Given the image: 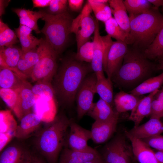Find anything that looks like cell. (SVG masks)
I'll return each mask as SVG.
<instances>
[{"label": "cell", "mask_w": 163, "mask_h": 163, "mask_svg": "<svg viewBox=\"0 0 163 163\" xmlns=\"http://www.w3.org/2000/svg\"><path fill=\"white\" fill-rule=\"evenodd\" d=\"M33 30L29 27L20 24L19 27L15 29V33L21 46L23 52H26L37 47L43 39H38L31 34Z\"/></svg>", "instance_id": "25"}, {"label": "cell", "mask_w": 163, "mask_h": 163, "mask_svg": "<svg viewBox=\"0 0 163 163\" xmlns=\"http://www.w3.org/2000/svg\"><path fill=\"white\" fill-rule=\"evenodd\" d=\"M41 19L45 24L41 32L45 40L57 53H60L66 45L71 33L72 19L66 11L53 15L44 12Z\"/></svg>", "instance_id": "5"}, {"label": "cell", "mask_w": 163, "mask_h": 163, "mask_svg": "<svg viewBox=\"0 0 163 163\" xmlns=\"http://www.w3.org/2000/svg\"><path fill=\"white\" fill-rule=\"evenodd\" d=\"M92 11L90 4L87 2L80 13L72 20L71 33L75 35L77 50L88 41L90 36L94 33L96 23L95 19L91 14Z\"/></svg>", "instance_id": "8"}, {"label": "cell", "mask_w": 163, "mask_h": 163, "mask_svg": "<svg viewBox=\"0 0 163 163\" xmlns=\"http://www.w3.org/2000/svg\"><path fill=\"white\" fill-rule=\"evenodd\" d=\"M127 44L119 41H113L107 54L104 69L107 78H110L121 66L128 50Z\"/></svg>", "instance_id": "11"}, {"label": "cell", "mask_w": 163, "mask_h": 163, "mask_svg": "<svg viewBox=\"0 0 163 163\" xmlns=\"http://www.w3.org/2000/svg\"><path fill=\"white\" fill-rule=\"evenodd\" d=\"M117 112L109 103L101 98L94 103L87 114L95 121H105L113 117Z\"/></svg>", "instance_id": "24"}, {"label": "cell", "mask_w": 163, "mask_h": 163, "mask_svg": "<svg viewBox=\"0 0 163 163\" xmlns=\"http://www.w3.org/2000/svg\"><path fill=\"white\" fill-rule=\"evenodd\" d=\"M123 2L129 16L145 12L152 7L148 0H125Z\"/></svg>", "instance_id": "34"}, {"label": "cell", "mask_w": 163, "mask_h": 163, "mask_svg": "<svg viewBox=\"0 0 163 163\" xmlns=\"http://www.w3.org/2000/svg\"><path fill=\"white\" fill-rule=\"evenodd\" d=\"M150 118L160 119L163 117V103L156 99L152 100L151 106Z\"/></svg>", "instance_id": "43"}, {"label": "cell", "mask_w": 163, "mask_h": 163, "mask_svg": "<svg viewBox=\"0 0 163 163\" xmlns=\"http://www.w3.org/2000/svg\"><path fill=\"white\" fill-rule=\"evenodd\" d=\"M29 163H44L42 160L37 157L32 155L31 159Z\"/></svg>", "instance_id": "50"}, {"label": "cell", "mask_w": 163, "mask_h": 163, "mask_svg": "<svg viewBox=\"0 0 163 163\" xmlns=\"http://www.w3.org/2000/svg\"><path fill=\"white\" fill-rule=\"evenodd\" d=\"M0 95L7 105L14 111L18 101V95L16 90L0 88Z\"/></svg>", "instance_id": "40"}, {"label": "cell", "mask_w": 163, "mask_h": 163, "mask_svg": "<svg viewBox=\"0 0 163 163\" xmlns=\"http://www.w3.org/2000/svg\"><path fill=\"white\" fill-rule=\"evenodd\" d=\"M141 140L150 147L163 151V136L161 134Z\"/></svg>", "instance_id": "42"}, {"label": "cell", "mask_w": 163, "mask_h": 163, "mask_svg": "<svg viewBox=\"0 0 163 163\" xmlns=\"http://www.w3.org/2000/svg\"><path fill=\"white\" fill-rule=\"evenodd\" d=\"M87 2L90 4L96 18L98 21L104 23L112 17L110 8L107 3H98L93 0H88Z\"/></svg>", "instance_id": "35"}, {"label": "cell", "mask_w": 163, "mask_h": 163, "mask_svg": "<svg viewBox=\"0 0 163 163\" xmlns=\"http://www.w3.org/2000/svg\"><path fill=\"white\" fill-rule=\"evenodd\" d=\"M101 156L99 152L91 147L84 150L64 147L61 153L59 163H84Z\"/></svg>", "instance_id": "19"}, {"label": "cell", "mask_w": 163, "mask_h": 163, "mask_svg": "<svg viewBox=\"0 0 163 163\" xmlns=\"http://www.w3.org/2000/svg\"><path fill=\"white\" fill-rule=\"evenodd\" d=\"M147 58L143 53L137 50L128 51L122 64L111 79L119 85H132L147 78L156 66Z\"/></svg>", "instance_id": "4"}, {"label": "cell", "mask_w": 163, "mask_h": 163, "mask_svg": "<svg viewBox=\"0 0 163 163\" xmlns=\"http://www.w3.org/2000/svg\"><path fill=\"white\" fill-rule=\"evenodd\" d=\"M156 158L159 163H163V151H158L155 152Z\"/></svg>", "instance_id": "47"}, {"label": "cell", "mask_w": 163, "mask_h": 163, "mask_svg": "<svg viewBox=\"0 0 163 163\" xmlns=\"http://www.w3.org/2000/svg\"><path fill=\"white\" fill-rule=\"evenodd\" d=\"M32 91L36 96L43 97L50 99H54V92L50 83L37 82L32 86Z\"/></svg>", "instance_id": "39"}, {"label": "cell", "mask_w": 163, "mask_h": 163, "mask_svg": "<svg viewBox=\"0 0 163 163\" xmlns=\"http://www.w3.org/2000/svg\"><path fill=\"white\" fill-rule=\"evenodd\" d=\"M58 55L46 40L43 54L34 67L30 76L32 80L50 83L57 71Z\"/></svg>", "instance_id": "7"}, {"label": "cell", "mask_w": 163, "mask_h": 163, "mask_svg": "<svg viewBox=\"0 0 163 163\" xmlns=\"http://www.w3.org/2000/svg\"><path fill=\"white\" fill-rule=\"evenodd\" d=\"M69 131L67 135L64 147L77 150H84L90 147L88 144L91 139L90 130L85 129L71 120Z\"/></svg>", "instance_id": "12"}, {"label": "cell", "mask_w": 163, "mask_h": 163, "mask_svg": "<svg viewBox=\"0 0 163 163\" xmlns=\"http://www.w3.org/2000/svg\"><path fill=\"white\" fill-rule=\"evenodd\" d=\"M163 133V123L160 119L150 118L145 123L125 131V135L142 139L161 134Z\"/></svg>", "instance_id": "18"}, {"label": "cell", "mask_w": 163, "mask_h": 163, "mask_svg": "<svg viewBox=\"0 0 163 163\" xmlns=\"http://www.w3.org/2000/svg\"><path fill=\"white\" fill-rule=\"evenodd\" d=\"M95 20L96 27L93 41L94 52L90 64L92 71L98 80L105 77L103 67L104 57L107 49L113 41L108 35L104 36L100 35L98 21Z\"/></svg>", "instance_id": "10"}, {"label": "cell", "mask_w": 163, "mask_h": 163, "mask_svg": "<svg viewBox=\"0 0 163 163\" xmlns=\"http://www.w3.org/2000/svg\"><path fill=\"white\" fill-rule=\"evenodd\" d=\"M51 0H33V8L49 6Z\"/></svg>", "instance_id": "45"}, {"label": "cell", "mask_w": 163, "mask_h": 163, "mask_svg": "<svg viewBox=\"0 0 163 163\" xmlns=\"http://www.w3.org/2000/svg\"><path fill=\"white\" fill-rule=\"evenodd\" d=\"M68 1L51 0L49 6V14L56 15L66 12Z\"/></svg>", "instance_id": "41"}, {"label": "cell", "mask_w": 163, "mask_h": 163, "mask_svg": "<svg viewBox=\"0 0 163 163\" xmlns=\"http://www.w3.org/2000/svg\"><path fill=\"white\" fill-rule=\"evenodd\" d=\"M111 79L104 78L97 80L96 92L100 98L109 103L112 107L114 104L113 88Z\"/></svg>", "instance_id": "32"}, {"label": "cell", "mask_w": 163, "mask_h": 163, "mask_svg": "<svg viewBox=\"0 0 163 163\" xmlns=\"http://www.w3.org/2000/svg\"><path fill=\"white\" fill-rule=\"evenodd\" d=\"M155 8H158L160 6L163 7V0H148Z\"/></svg>", "instance_id": "46"}, {"label": "cell", "mask_w": 163, "mask_h": 163, "mask_svg": "<svg viewBox=\"0 0 163 163\" xmlns=\"http://www.w3.org/2000/svg\"><path fill=\"white\" fill-rule=\"evenodd\" d=\"M162 11H163V7H162Z\"/></svg>", "instance_id": "52"}, {"label": "cell", "mask_w": 163, "mask_h": 163, "mask_svg": "<svg viewBox=\"0 0 163 163\" xmlns=\"http://www.w3.org/2000/svg\"><path fill=\"white\" fill-rule=\"evenodd\" d=\"M46 40L42 39L36 48L23 52L17 66L18 70L21 73L30 77L32 70L42 56L45 47Z\"/></svg>", "instance_id": "17"}, {"label": "cell", "mask_w": 163, "mask_h": 163, "mask_svg": "<svg viewBox=\"0 0 163 163\" xmlns=\"http://www.w3.org/2000/svg\"><path fill=\"white\" fill-rule=\"evenodd\" d=\"M125 135L131 142L133 156L139 163H159L155 152L143 141Z\"/></svg>", "instance_id": "21"}, {"label": "cell", "mask_w": 163, "mask_h": 163, "mask_svg": "<svg viewBox=\"0 0 163 163\" xmlns=\"http://www.w3.org/2000/svg\"><path fill=\"white\" fill-rule=\"evenodd\" d=\"M84 163H105L101 156Z\"/></svg>", "instance_id": "49"}, {"label": "cell", "mask_w": 163, "mask_h": 163, "mask_svg": "<svg viewBox=\"0 0 163 163\" xmlns=\"http://www.w3.org/2000/svg\"><path fill=\"white\" fill-rule=\"evenodd\" d=\"M156 69L158 70L163 71V58L158 60V63L156 66Z\"/></svg>", "instance_id": "51"}, {"label": "cell", "mask_w": 163, "mask_h": 163, "mask_svg": "<svg viewBox=\"0 0 163 163\" xmlns=\"http://www.w3.org/2000/svg\"><path fill=\"white\" fill-rule=\"evenodd\" d=\"M125 136L117 135L99 152L105 163H130L133 156L132 148Z\"/></svg>", "instance_id": "6"}, {"label": "cell", "mask_w": 163, "mask_h": 163, "mask_svg": "<svg viewBox=\"0 0 163 163\" xmlns=\"http://www.w3.org/2000/svg\"><path fill=\"white\" fill-rule=\"evenodd\" d=\"M1 152L0 163H29L32 155L25 145L17 142L11 143Z\"/></svg>", "instance_id": "13"}, {"label": "cell", "mask_w": 163, "mask_h": 163, "mask_svg": "<svg viewBox=\"0 0 163 163\" xmlns=\"http://www.w3.org/2000/svg\"><path fill=\"white\" fill-rule=\"evenodd\" d=\"M163 84V71L160 75L145 80L130 91L134 95L140 96L150 94L158 88Z\"/></svg>", "instance_id": "28"}, {"label": "cell", "mask_w": 163, "mask_h": 163, "mask_svg": "<svg viewBox=\"0 0 163 163\" xmlns=\"http://www.w3.org/2000/svg\"><path fill=\"white\" fill-rule=\"evenodd\" d=\"M97 78L93 72L85 78L79 88L75 98L77 106V117L82 118L87 113L93 106L96 92Z\"/></svg>", "instance_id": "9"}, {"label": "cell", "mask_w": 163, "mask_h": 163, "mask_svg": "<svg viewBox=\"0 0 163 163\" xmlns=\"http://www.w3.org/2000/svg\"><path fill=\"white\" fill-rule=\"evenodd\" d=\"M44 11H38L31 12L26 16L19 18L20 24L26 26L34 30L36 33L38 34L41 32L39 30L37 21L39 19L42 18L43 16Z\"/></svg>", "instance_id": "37"}, {"label": "cell", "mask_w": 163, "mask_h": 163, "mask_svg": "<svg viewBox=\"0 0 163 163\" xmlns=\"http://www.w3.org/2000/svg\"><path fill=\"white\" fill-rule=\"evenodd\" d=\"M84 1L83 0H69L68 2L70 9L73 11H77L82 8Z\"/></svg>", "instance_id": "44"}, {"label": "cell", "mask_w": 163, "mask_h": 163, "mask_svg": "<svg viewBox=\"0 0 163 163\" xmlns=\"http://www.w3.org/2000/svg\"><path fill=\"white\" fill-rule=\"evenodd\" d=\"M31 87L27 82L15 89L18 98L13 112L19 120L26 115L31 113V110L36 102V97L32 91Z\"/></svg>", "instance_id": "16"}, {"label": "cell", "mask_w": 163, "mask_h": 163, "mask_svg": "<svg viewBox=\"0 0 163 163\" xmlns=\"http://www.w3.org/2000/svg\"><path fill=\"white\" fill-rule=\"evenodd\" d=\"M94 49L93 42L88 41L77 50L75 58L81 62L91 63L93 56Z\"/></svg>", "instance_id": "38"}, {"label": "cell", "mask_w": 163, "mask_h": 163, "mask_svg": "<svg viewBox=\"0 0 163 163\" xmlns=\"http://www.w3.org/2000/svg\"><path fill=\"white\" fill-rule=\"evenodd\" d=\"M22 53V50L13 45L0 47V67L9 69L21 78L25 79L27 77L17 69L18 62Z\"/></svg>", "instance_id": "20"}, {"label": "cell", "mask_w": 163, "mask_h": 163, "mask_svg": "<svg viewBox=\"0 0 163 163\" xmlns=\"http://www.w3.org/2000/svg\"><path fill=\"white\" fill-rule=\"evenodd\" d=\"M20 120L14 133L15 137L18 139L24 140L35 136L42 128V121L34 113L26 115Z\"/></svg>", "instance_id": "15"}, {"label": "cell", "mask_w": 163, "mask_h": 163, "mask_svg": "<svg viewBox=\"0 0 163 163\" xmlns=\"http://www.w3.org/2000/svg\"><path fill=\"white\" fill-rule=\"evenodd\" d=\"M18 125L10 111H0V136L15 137L14 133Z\"/></svg>", "instance_id": "30"}, {"label": "cell", "mask_w": 163, "mask_h": 163, "mask_svg": "<svg viewBox=\"0 0 163 163\" xmlns=\"http://www.w3.org/2000/svg\"><path fill=\"white\" fill-rule=\"evenodd\" d=\"M104 24L107 35L116 41L124 42L129 44V36L120 27L113 17H112Z\"/></svg>", "instance_id": "33"}, {"label": "cell", "mask_w": 163, "mask_h": 163, "mask_svg": "<svg viewBox=\"0 0 163 163\" xmlns=\"http://www.w3.org/2000/svg\"><path fill=\"white\" fill-rule=\"evenodd\" d=\"M130 93L121 91L114 97V104L116 110L119 113L131 111L142 98Z\"/></svg>", "instance_id": "26"}, {"label": "cell", "mask_w": 163, "mask_h": 163, "mask_svg": "<svg viewBox=\"0 0 163 163\" xmlns=\"http://www.w3.org/2000/svg\"><path fill=\"white\" fill-rule=\"evenodd\" d=\"M155 97L163 103V87L160 90H159Z\"/></svg>", "instance_id": "48"}, {"label": "cell", "mask_w": 163, "mask_h": 163, "mask_svg": "<svg viewBox=\"0 0 163 163\" xmlns=\"http://www.w3.org/2000/svg\"><path fill=\"white\" fill-rule=\"evenodd\" d=\"M159 91V89L157 90L147 96L142 97L131 111L129 119L133 122L134 126L139 125L145 117L150 116L152 101Z\"/></svg>", "instance_id": "22"}, {"label": "cell", "mask_w": 163, "mask_h": 163, "mask_svg": "<svg viewBox=\"0 0 163 163\" xmlns=\"http://www.w3.org/2000/svg\"><path fill=\"white\" fill-rule=\"evenodd\" d=\"M108 2L114 18L120 27L128 35L129 39L130 19L123 1L110 0Z\"/></svg>", "instance_id": "23"}, {"label": "cell", "mask_w": 163, "mask_h": 163, "mask_svg": "<svg viewBox=\"0 0 163 163\" xmlns=\"http://www.w3.org/2000/svg\"><path fill=\"white\" fill-rule=\"evenodd\" d=\"M117 113L111 119L105 121H95L91 130V139L95 143H104L111 137L116 131L119 118Z\"/></svg>", "instance_id": "14"}, {"label": "cell", "mask_w": 163, "mask_h": 163, "mask_svg": "<svg viewBox=\"0 0 163 163\" xmlns=\"http://www.w3.org/2000/svg\"><path fill=\"white\" fill-rule=\"evenodd\" d=\"M143 53L148 59L158 60L163 58V26Z\"/></svg>", "instance_id": "31"}, {"label": "cell", "mask_w": 163, "mask_h": 163, "mask_svg": "<svg viewBox=\"0 0 163 163\" xmlns=\"http://www.w3.org/2000/svg\"><path fill=\"white\" fill-rule=\"evenodd\" d=\"M129 17V44L133 43L145 50L163 27V15L158 8L153 6L145 12Z\"/></svg>", "instance_id": "3"}, {"label": "cell", "mask_w": 163, "mask_h": 163, "mask_svg": "<svg viewBox=\"0 0 163 163\" xmlns=\"http://www.w3.org/2000/svg\"><path fill=\"white\" fill-rule=\"evenodd\" d=\"M36 101L33 106L34 112L38 115L42 121H51L49 117H51L52 109L54 105V99L36 96Z\"/></svg>", "instance_id": "29"}, {"label": "cell", "mask_w": 163, "mask_h": 163, "mask_svg": "<svg viewBox=\"0 0 163 163\" xmlns=\"http://www.w3.org/2000/svg\"><path fill=\"white\" fill-rule=\"evenodd\" d=\"M0 69V88L16 89L28 82L9 69Z\"/></svg>", "instance_id": "27"}, {"label": "cell", "mask_w": 163, "mask_h": 163, "mask_svg": "<svg viewBox=\"0 0 163 163\" xmlns=\"http://www.w3.org/2000/svg\"><path fill=\"white\" fill-rule=\"evenodd\" d=\"M70 121L65 116L58 115L47 123L35 136V147L49 163H56L64 147Z\"/></svg>", "instance_id": "2"}, {"label": "cell", "mask_w": 163, "mask_h": 163, "mask_svg": "<svg viewBox=\"0 0 163 163\" xmlns=\"http://www.w3.org/2000/svg\"><path fill=\"white\" fill-rule=\"evenodd\" d=\"M91 71V64L75 58L63 62L53 77L52 86L55 94L62 104L69 106L73 104L79 88Z\"/></svg>", "instance_id": "1"}, {"label": "cell", "mask_w": 163, "mask_h": 163, "mask_svg": "<svg viewBox=\"0 0 163 163\" xmlns=\"http://www.w3.org/2000/svg\"><path fill=\"white\" fill-rule=\"evenodd\" d=\"M15 33L0 20V46H8L19 42Z\"/></svg>", "instance_id": "36"}]
</instances>
